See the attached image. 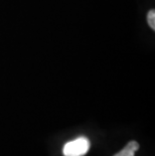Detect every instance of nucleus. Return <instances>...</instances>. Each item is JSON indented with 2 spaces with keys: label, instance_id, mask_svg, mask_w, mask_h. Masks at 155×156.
<instances>
[{
  "label": "nucleus",
  "instance_id": "1",
  "mask_svg": "<svg viewBox=\"0 0 155 156\" xmlns=\"http://www.w3.org/2000/svg\"><path fill=\"white\" fill-rule=\"evenodd\" d=\"M90 149V141L86 137H79L65 143L62 148L65 156H84Z\"/></svg>",
  "mask_w": 155,
  "mask_h": 156
},
{
  "label": "nucleus",
  "instance_id": "2",
  "mask_svg": "<svg viewBox=\"0 0 155 156\" xmlns=\"http://www.w3.org/2000/svg\"><path fill=\"white\" fill-rule=\"evenodd\" d=\"M139 149V143L136 141H130L120 152L114 156H134L135 152Z\"/></svg>",
  "mask_w": 155,
  "mask_h": 156
},
{
  "label": "nucleus",
  "instance_id": "3",
  "mask_svg": "<svg viewBox=\"0 0 155 156\" xmlns=\"http://www.w3.org/2000/svg\"><path fill=\"white\" fill-rule=\"evenodd\" d=\"M147 20H148V24H149V26L154 30L155 29V11H154V9H152V10H150L148 12Z\"/></svg>",
  "mask_w": 155,
  "mask_h": 156
}]
</instances>
